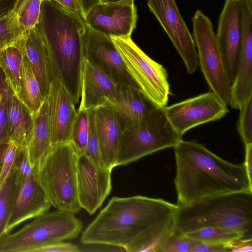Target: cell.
Here are the masks:
<instances>
[{"label": "cell", "instance_id": "cell-1", "mask_svg": "<svg viewBox=\"0 0 252 252\" xmlns=\"http://www.w3.org/2000/svg\"><path fill=\"white\" fill-rule=\"evenodd\" d=\"M178 205L142 195L113 197L81 236L84 244L159 252L173 232Z\"/></svg>", "mask_w": 252, "mask_h": 252}, {"label": "cell", "instance_id": "cell-2", "mask_svg": "<svg viewBox=\"0 0 252 252\" xmlns=\"http://www.w3.org/2000/svg\"><path fill=\"white\" fill-rule=\"evenodd\" d=\"M174 149L178 206L220 194L252 191L244 163H230L191 141L182 139Z\"/></svg>", "mask_w": 252, "mask_h": 252}, {"label": "cell", "instance_id": "cell-3", "mask_svg": "<svg viewBox=\"0 0 252 252\" xmlns=\"http://www.w3.org/2000/svg\"><path fill=\"white\" fill-rule=\"evenodd\" d=\"M36 26L46 48L53 80L59 82L77 103L84 59L85 20L54 0H48L42 2Z\"/></svg>", "mask_w": 252, "mask_h": 252}, {"label": "cell", "instance_id": "cell-4", "mask_svg": "<svg viewBox=\"0 0 252 252\" xmlns=\"http://www.w3.org/2000/svg\"><path fill=\"white\" fill-rule=\"evenodd\" d=\"M206 227L235 230L252 235V191L220 194L178 206L173 233L182 235Z\"/></svg>", "mask_w": 252, "mask_h": 252}, {"label": "cell", "instance_id": "cell-5", "mask_svg": "<svg viewBox=\"0 0 252 252\" xmlns=\"http://www.w3.org/2000/svg\"><path fill=\"white\" fill-rule=\"evenodd\" d=\"M77 158L70 141L54 145L37 170L39 182L51 205L57 210L73 214L82 209L77 190Z\"/></svg>", "mask_w": 252, "mask_h": 252}, {"label": "cell", "instance_id": "cell-6", "mask_svg": "<svg viewBox=\"0 0 252 252\" xmlns=\"http://www.w3.org/2000/svg\"><path fill=\"white\" fill-rule=\"evenodd\" d=\"M164 107L155 106L139 123L122 131L116 166L127 165L165 149L174 148L182 139L183 136L168 120Z\"/></svg>", "mask_w": 252, "mask_h": 252}, {"label": "cell", "instance_id": "cell-7", "mask_svg": "<svg viewBox=\"0 0 252 252\" xmlns=\"http://www.w3.org/2000/svg\"><path fill=\"white\" fill-rule=\"evenodd\" d=\"M83 226L73 214L46 212L17 232L4 235L0 240V252H32L46 245L73 239Z\"/></svg>", "mask_w": 252, "mask_h": 252}, {"label": "cell", "instance_id": "cell-8", "mask_svg": "<svg viewBox=\"0 0 252 252\" xmlns=\"http://www.w3.org/2000/svg\"><path fill=\"white\" fill-rule=\"evenodd\" d=\"M111 37L142 95L157 107L166 106L170 94L166 69L148 56L131 36Z\"/></svg>", "mask_w": 252, "mask_h": 252}, {"label": "cell", "instance_id": "cell-9", "mask_svg": "<svg viewBox=\"0 0 252 252\" xmlns=\"http://www.w3.org/2000/svg\"><path fill=\"white\" fill-rule=\"evenodd\" d=\"M193 40L197 47L198 62L211 91L221 102L229 105L230 84L228 81L213 24L201 10L192 18Z\"/></svg>", "mask_w": 252, "mask_h": 252}, {"label": "cell", "instance_id": "cell-10", "mask_svg": "<svg viewBox=\"0 0 252 252\" xmlns=\"http://www.w3.org/2000/svg\"><path fill=\"white\" fill-rule=\"evenodd\" d=\"M174 128L182 136L194 127L223 117L229 110L212 92L164 107Z\"/></svg>", "mask_w": 252, "mask_h": 252}, {"label": "cell", "instance_id": "cell-11", "mask_svg": "<svg viewBox=\"0 0 252 252\" xmlns=\"http://www.w3.org/2000/svg\"><path fill=\"white\" fill-rule=\"evenodd\" d=\"M147 5L166 33L182 58L187 72L198 66L195 44L175 0H147Z\"/></svg>", "mask_w": 252, "mask_h": 252}, {"label": "cell", "instance_id": "cell-12", "mask_svg": "<svg viewBox=\"0 0 252 252\" xmlns=\"http://www.w3.org/2000/svg\"><path fill=\"white\" fill-rule=\"evenodd\" d=\"M83 53L84 59L98 67L116 83L138 90L111 37L87 26Z\"/></svg>", "mask_w": 252, "mask_h": 252}, {"label": "cell", "instance_id": "cell-13", "mask_svg": "<svg viewBox=\"0 0 252 252\" xmlns=\"http://www.w3.org/2000/svg\"><path fill=\"white\" fill-rule=\"evenodd\" d=\"M228 81L233 82L238 67L241 41L240 0H225L215 33Z\"/></svg>", "mask_w": 252, "mask_h": 252}, {"label": "cell", "instance_id": "cell-14", "mask_svg": "<svg viewBox=\"0 0 252 252\" xmlns=\"http://www.w3.org/2000/svg\"><path fill=\"white\" fill-rule=\"evenodd\" d=\"M38 167L29 175L17 177L9 219L5 235L22 222L34 218L52 206L41 186L37 175Z\"/></svg>", "mask_w": 252, "mask_h": 252}, {"label": "cell", "instance_id": "cell-15", "mask_svg": "<svg viewBox=\"0 0 252 252\" xmlns=\"http://www.w3.org/2000/svg\"><path fill=\"white\" fill-rule=\"evenodd\" d=\"M112 170L97 166L85 154L78 155L77 190L80 207L90 215L102 205L112 189Z\"/></svg>", "mask_w": 252, "mask_h": 252}, {"label": "cell", "instance_id": "cell-16", "mask_svg": "<svg viewBox=\"0 0 252 252\" xmlns=\"http://www.w3.org/2000/svg\"><path fill=\"white\" fill-rule=\"evenodd\" d=\"M136 8L133 0L98 3L85 16L87 26L110 37H129L136 28Z\"/></svg>", "mask_w": 252, "mask_h": 252}, {"label": "cell", "instance_id": "cell-17", "mask_svg": "<svg viewBox=\"0 0 252 252\" xmlns=\"http://www.w3.org/2000/svg\"><path fill=\"white\" fill-rule=\"evenodd\" d=\"M241 41L239 62L236 75L230 85L229 105L239 109L252 94V8L241 9Z\"/></svg>", "mask_w": 252, "mask_h": 252}, {"label": "cell", "instance_id": "cell-18", "mask_svg": "<svg viewBox=\"0 0 252 252\" xmlns=\"http://www.w3.org/2000/svg\"><path fill=\"white\" fill-rule=\"evenodd\" d=\"M46 99L52 146L70 141L72 128L77 115L71 96L57 80L50 84Z\"/></svg>", "mask_w": 252, "mask_h": 252}, {"label": "cell", "instance_id": "cell-19", "mask_svg": "<svg viewBox=\"0 0 252 252\" xmlns=\"http://www.w3.org/2000/svg\"><path fill=\"white\" fill-rule=\"evenodd\" d=\"M119 84L88 60L83 64L81 96L78 109L89 110L102 105L117 94Z\"/></svg>", "mask_w": 252, "mask_h": 252}, {"label": "cell", "instance_id": "cell-20", "mask_svg": "<svg viewBox=\"0 0 252 252\" xmlns=\"http://www.w3.org/2000/svg\"><path fill=\"white\" fill-rule=\"evenodd\" d=\"M102 105L110 107L115 112L122 131L139 123L155 106L137 89L119 84L118 91L111 99Z\"/></svg>", "mask_w": 252, "mask_h": 252}, {"label": "cell", "instance_id": "cell-21", "mask_svg": "<svg viewBox=\"0 0 252 252\" xmlns=\"http://www.w3.org/2000/svg\"><path fill=\"white\" fill-rule=\"evenodd\" d=\"M94 110V120L101 158L106 168L116 166L122 129L114 111L101 105Z\"/></svg>", "mask_w": 252, "mask_h": 252}, {"label": "cell", "instance_id": "cell-22", "mask_svg": "<svg viewBox=\"0 0 252 252\" xmlns=\"http://www.w3.org/2000/svg\"><path fill=\"white\" fill-rule=\"evenodd\" d=\"M24 46L25 54L44 100L47 96L53 79L46 48L37 26L25 32Z\"/></svg>", "mask_w": 252, "mask_h": 252}, {"label": "cell", "instance_id": "cell-23", "mask_svg": "<svg viewBox=\"0 0 252 252\" xmlns=\"http://www.w3.org/2000/svg\"><path fill=\"white\" fill-rule=\"evenodd\" d=\"M32 116V129L26 148L29 162L34 168L38 166L52 146L46 98L38 111Z\"/></svg>", "mask_w": 252, "mask_h": 252}, {"label": "cell", "instance_id": "cell-24", "mask_svg": "<svg viewBox=\"0 0 252 252\" xmlns=\"http://www.w3.org/2000/svg\"><path fill=\"white\" fill-rule=\"evenodd\" d=\"M32 116L24 103L11 91L7 107L8 141L18 149L27 147L32 129Z\"/></svg>", "mask_w": 252, "mask_h": 252}, {"label": "cell", "instance_id": "cell-25", "mask_svg": "<svg viewBox=\"0 0 252 252\" xmlns=\"http://www.w3.org/2000/svg\"><path fill=\"white\" fill-rule=\"evenodd\" d=\"M25 32L0 51V68L9 87L18 98L21 91Z\"/></svg>", "mask_w": 252, "mask_h": 252}, {"label": "cell", "instance_id": "cell-26", "mask_svg": "<svg viewBox=\"0 0 252 252\" xmlns=\"http://www.w3.org/2000/svg\"><path fill=\"white\" fill-rule=\"evenodd\" d=\"M18 98L32 115L38 111L44 100L25 52L22 63L21 91Z\"/></svg>", "mask_w": 252, "mask_h": 252}, {"label": "cell", "instance_id": "cell-27", "mask_svg": "<svg viewBox=\"0 0 252 252\" xmlns=\"http://www.w3.org/2000/svg\"><path fill=\"white\" fill-rule=\"evenodd\" d=\"M182 235L197 242L218 244H230L244 237L235 230L219 227H203Z\"/></svg>", "mask_w": 252, "mask_h": 252}, {"label": "cell", "instance_id": "cell-28", "mask_svg": "<svg viewBox=\"0 0 252 252\" xmlns=\"http://www.w3.org/2000/svg\"><path fill=\"white\" fill-rule=\"evenodd\" d=\"M16 185V171L14 166L0 186V240L5 235Z\"/></svg>", "mask_w": 252, "mask_h": 252}, {"label": "cell", "instance_id": "cell-29", "mask_svg": "<svg viewBox=\"0 0 252 252\" xmlns=\"http://www.w3.org/2000/svg\"><path fill=\"white\" fill-rule=\"evenodd\" d=\"M42 0H20L17 9V20L23 32L35 28L38 24Z\"/></svg>", "mask_w": 252, "mask_h": 252}, {"label": "cell", "instance_id": "cell-30", "mask_svg": "<svg viewBox=\"0 0 252 252\" xmlns=\"http://www.w3.org/2000/svg\"><path fill=\"white\" fill-rule=\"evenodd\" d=\"M20 0H16L13 9L0 17V51L25 32L21 30L17 20V13Z\"/></svg>", "mask_w": 252, "mask_h": 252}, {"label": "cell", "instance_id": "cell-31", "mask_svg": "<svg viewBox=\"0 0 252 252\" xmlns=\"http://www.w3.org/2000/svg\"><path fill=\"white\" fill-rule=\"evenodd\" d=\"M88 110L78 109L71 133L70 142L78 155L84 154L89 134Z\"/></svg>", "mask_w": 252, "mask_h": 252}, {"label": "cell", "instance_id": "cell-32", "mask_svg": "<svg viewBox=\"0 0 252 252\" xmlns=\"http://www.w3.org/2000/svg\"><path fill=\"white\" fill-rule=\"evenodd\" d=\"M237 131L244 146L252 144V94L240 107Z\"/></svg>", "mask_w": 252, "mask_h": 252}, {"label": "cell", "instance_id": "cell-33", "mask_svg": "<svg viewBox=\"0 0 252 252\" xmlns=\"http://www.w3.org/2000/svg\"><path fill=\"white\" fill-rule=\"evenodd\" d=\"M89 115V134L84 154L97 166L106 168L101 158L94 120V110H88Z\"/></svg>", "mask_w": 252, "mask_h": 252}, {"label": "cell", "instance_id": "cell-34", "mask_svg": "<svg viewBox=\"0 0 252 252\" xmlns=\"http://www.w3.org/2000/svg\"><path fill=\"white\" fill-rule=\"evenodd\" d=\"M11 89L0 68V144L8 142L7 124V107Z\"/></svg>", "mask_w": 252, "mask_h": 252}, {"label": "cell", "instance_id": "cell-35", "mask_svg": "<svg viewBox=\"0 0 252 252\" xmlns=\"http://www.w3.org/2000/svg\"><path fill=\"white\" fill-rule=\"evenodd\" d=\"M197 242L183 235L172 233L163 243L159 252H193Z\"/></svg>", "mask_w": 252, "mask_h": 252}, {"label": "cell", "instance_id": "cell-36", "mask_svg": "<svg viewBox=\"0 0 252 252\" xmlns=\"http://www.w3.org/2000/svg\"><path fill=\"white\" fill-rule=\"evenodd\" d=\"M18 147L12 142L8 141V145L4 152L0 172V186L11 172L15 162Z\"/></svg>", "mask_w": 252, "mask_h": 252}, {"label": "cell", "instance_id": "cell-37", "mask_svg": "<svg viewBox=\"0 0 252 252\" xmlns=\"http://www.w3.org/2000/svg\"><path fill=\"white\" fill-rule=\"evenodd\" d=\"M79 247L71 243L63 241L52 243L34 250L32 252H79Z\"/></svg>", "mask_w": 252, "mask_h": 252}, {"label": "cell", "instance_id": "cell-38", "mask_svg": "<svg viewBox=\"0 0 252 252\" xmlns=\"http://www.w3.org/2000/svg\"><path fill=\"white\" fill-rule=\"evenodd\" d=\"M230 244H218L198 242L193 252H230Z\"/></svg>", "mask_w": 252, "mask_h": 252}, {"label": "cell", "instance_id": "cell-39", "mask_svg": "<svg viewBox=\"0 0 252 252\" xmlns=\"http://www.w3.org/2000/svg\"><path fill=\"white\" fill-rule=\"evenodd\" d=\"M252 251V237L241 238L235 240L230 244V252H251Z\"/></svg>", "mask_w": 252, "mask_h": 252}, {"label": "cell", "instance_id": "cell-40", "mask_svg": "<svg viewBox=\"0 0 252 252\" xmlns=\"http://www.w3.org/2000/svg\"><path fill=\"white\" fill-rule=\"evenodd\" d=\"M65 9L76 14L85 20L78 0H53Z\"/></svg>", "mask_w": 252, "mask_h": 252}, {"label": "cell", "instance_id": "cell-41", "mask_svg": "<svg viewBox=\"0 0 252 252\" xmlns=\"http://www.w3.org/2000/svg\"><path fill=\"white\" fill-rule=\"evenodd\" d=\"M248 177L252 182V144L245 146V161L244 162Z\"/></svg>", "mask_w": 252, "mask_h": 252}, {"label": "cell", "instance_id": "cell-42", "mask_svg": "<svg viewBox=\"0 0 252 252\" xmlns=\"http://www.w3.org/2000/svg\"><path fill=\"white\" fill-rule=\"evenodd\" d=\"M16 0H0V17L7 14L14 7Z\"/></svg>", "mask_w": 252, "mask_h": 252}, {"label": "cell", "instance_id": "cell-43", "mask_svg": "<svg viewBox=\"0 0 252 252\" xmlns=\"http://www.w3.org/2000/svg\"><path fill=\"white\" fill-rule=\"evenodd\" d=\"M85 18L90 10L95 5L99 3V0H78Z\"/></svg>", "mask_w": 252, "mask_h": 252}, {"label": "cell", "instance_id": "cell-44", "mask_svg": "<svg viewBox=\"0 0 252 252\" xmlns=\"http://www.w3.org/2000/svg\"><path fill=\"white\" fill-rule=\"evenodd\" d=\"M8 145V142L0 144V172L4 152Z\"/></svg>", "mask_w": 252, "mask_h": 252}, {"label": "cell", "instance_id": "cell-45", "mask_svg": "<svg viewBox=\"0 0 252 252\" xmlns=\"http://www.w3.org/2000/svg\"><path fill=\"white\" fill-rule=\"evenodd\" d=\"M127 0H133L134 1V0H99V3H104L118 2H121V1H127Z\"/></svg>", "mask_w": 252, "mask_h": 252}, {"label": "cell", "instance_id": "cell-46", "mask_svg": "<svg viewBox=\"0 0 252 252\" xmlns=\"http://www.w3.org/2000/svg\"><path fill=\"white\" fill-rule=\"evenodd\" d=\"M45 0H42V1H45Z\"/></svg>", "mask_w": 252, "mask_h": 252}]
</instances>
